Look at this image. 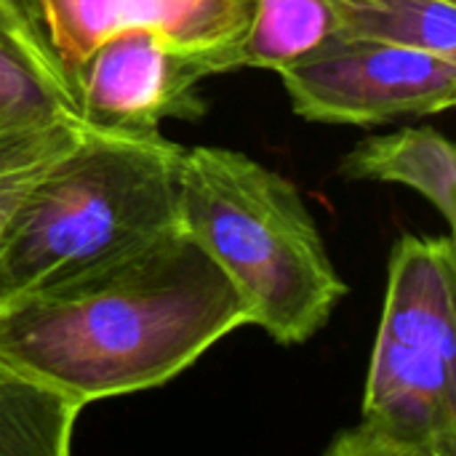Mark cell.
Returning <instances> with one entry per match:
<instances>
[{
	"instance_id": "1",
	"label": "cell",
	"mask_w": 456,
	"mask_h": 456,
	"mask_svg": "<svg viewBox=\"0 0 456 456\" xmlns=\"http://www.w3.org/2000/svg\"><path fill=\"white\" fill-rule=\"evenodd\" d=\"M243 326V297L179 222L3 305L0 361L86 409L166 385Z\"/></svg>"
},
{
	"instance_id": "2",
	"label": "cell",
	"mask_w": 456,
	"mask_h": 456,
	"mask_svg": "<svg viewBox=\"0 0 456 456\" xmlns=\"http://www.w3.org/2000/svg\"><path fill=\"white\" fill-rule=\"evenodd\" d=\"M179 155L160 131L88 126L0 230V307L179 227Z\"/></svg>"
},
{
	"instance_id": "3",
	"label": "cell",
	"mask_w": 456,
	"mask_h": 456,
	"mask_svg": "<svg viewBox=\"0 0 456 456\" xmlns=\"http://www.w3.org/2000/svg\"><path fill=\"white\" fill-rule=\"evenodd\" d=\"M179 222L281 345L315 337L347 294L297 184L227 147H182Z\"/></svg>"
},
{
	"instance_id": "4",
	"label": "cell",
	"mask_w": 456,
	"mask_h": 456,
	"mask_svg": "<svg viewBox=\"0 0 456 456\" xmlns=\"http://www.w3.org/2000/svg\"><path fill=\"white\" fill-rule=\"evenodd\" d=\"M329 454H456V254L449 235L398 240L361 417Z\"/></svg>"
},
{
	"instance_id": "5",
	"label": "cell",
	"mask_w": 456,
	"mask_h": 456,
	"mask_svg": "<svg viewBox=\"0 0 456 456\" xmlns=\"http://www.w3.org/2000/svg\"><path fill=\"white\" fill-rule=\"evenodd\" d=\"M297 115L334 126H382L454 107L456 59L436 51L331 35L278 72Z\"/></svg>"
},
{
	"instance_id": "6",
	"label": "cell",
	"mask_w": 456,
	"mask_h": 456,
	"mask_svg": "<svg viewBox=\"0 0 456 456\" xmlns=\"http://www.w3.org/2000/svg\"><path fill=\"white\" fill-rule=\"evenodd\" d=\"M88 126L160 131L163 120H198L206 112L190 53L152 29H123L94 48L75 69Z\"/></svg>"
},
{
	"instance_id": "7",
	"label": "cell",
	"mask_w": 456,
	"mask_h": 456,
	"mask_svg": "<svg viewBox=\"0 0 456 456\" xmlns=\"http://www.w3.org/2000/svg\"><path fill=\"white\" fill-rule=\"evenodd\" d=\"M61 59L75 69L123 29H152L184 53L219 48L240 35L248 0H32Z\"/></svg>"
},
{
	"instance_id": "8",
	"label": "cell",
	"mask_w": 456,
	"mask_h": 456,
	"mask_svg": "<svg viewBox=\"0 0 456 456\" xmlns=\"http://www.w3.org/2000/svg\"><path fill=\"white\" fill-rule=\"evenodd\" d=\"M0 115L83 120L77 80L29 0H0Z\"/></svg>"
},
{
	"instance_id": "9",
	"label": "cell",
	"mask_w": 456,
	"mask_h": 456,
	"mask_svg": "<svg viewBox=\"0 0 456 456\" xmlns=\"http://www.w3.org/2000/svg\"><path fill=\"white\" fill-rule=\"evenodd\" d=\"M331 35L326 0H248V21L240 35L219 48L190 53V61L200 80L240 67L281 72L310 56Z\"/></svg>"
},
{
	"instance_id": "10",
	"label": "cell",
	"mask_w": 456,
	"mask_h": 456,
	"mask_svg": "<svg viewBox=\"0 0 456 456\" xmlns=\"http://www.w3.org/2000/svg\"><path fill=\"white\" fill-rule=\"evenodd\" d=\"M347 179L406 184L425 195L446 224L456 222V150L436 128H398L355 144L345 160Z\"/></svg>"
},
{
	"instance_id": "11",
	"label": "cell",
	"mask_w": 456,
	"mask_h": 456,
	"mask_svg": "<svg viewBox=\"0 0 456 456\" xmlns=\"http://www.w3.org/2000/svg\"><path fill=\"white\" fill-rule=\"evenodd\" d=\"M334 35L456 59V0H326Z\"/></svg>"
},
{
	"instance_id": "12",
	"label": "cell",
	"mask_w": 456,
	"mask_h": 456,
	"mask_svg": "<svg viewBox=\"0 0 456 456\" xmlns=\"http://www.w3.org/2000/svg\"><path fill=\"white\" fill-rule=\"evenodd\" d=\"M80 406L0 361V456H67Z\"/></svg>"
},
{
	"instance_id": "13",
	"label": "cell",
	"mask_w": 456,
	"mask_h": 456,
	"mask_svg": "<svg viewBox=\"0 0 456 456\" xmlns=\"http://www.w3.org/2000/svg\"><path fill=\"white\" fill-rule=\"evenodd\" d=\"M88 123L72 118H3L0 115V230L29 190L83 134Z\"/></svg>"
}]
</instances>
